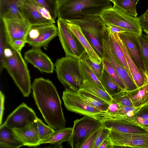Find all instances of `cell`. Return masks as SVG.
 <instances>
[{
	"label": "cell",
	"instance_id": "obj_1",
	"mask_svg": "<svg viewBox=\"0 0 148 148\" xmlns=\"http://www.w3.org/2000/svg\"><path fill=\"white\" fill-rule=\"evenodd\" d=\"M36 103L45 122L54 130L65 127L66 121L56 87L48 79H34L32 86Z\"/></svg>",
	"mask_w": 148,
	"mask_h": 148
},
{
	"label": "cell",
	"instance_id": "obj_2",
	"mask_svg": "<svg viewBox=\"0 0 148 148\" xmlns=\"http://www.w3.org/2000/svg\"><path fill=\"white\" fill-rule=\"evenodd\" d=\"M111 2L110 0H64L58 4V18L68 22L88 15H99L112 7Z\"/></svg>",
	"mask_w": 148,
	"mask_h": 148
},
{
	"label": "cell",
	"instance_id": "obj_3",
	"mask_svg": "<svg viewBox=\"0 0 148 148\" xmlns=\"http://www.w3.org/2000/svg\"><path fill=\"white\" fill-rule=\"evenodd\" d=\"M7 70L23 96L28 97L32 86L29 71L21 52L6 42L1 71Z\"/></svg>",
	"mask_w": 148,
	"mask_h": 148
},
{
	"label": "cell",
	"instance_id": "obj_4",
	"mask_svg": "<svg viewBox=\"0 0 148 148\" xmlns=\"http://www.w3.org/2000/svg\"><path fill=\"white\" fill-rule=\"evenodd\" d=\"M79 59L65 56L57 59L55 64L58 78L65 88L78 93L84 81L80 73Z\"/></svg>",
	"mask_w": 148,
	"mask_h": 148
},
{
	"label": "cell",
	"instance_id": "obj_5",
	"mask_svg": "<svg viewBox=\"0 0 148 148\" xmlns=\"http://www.w3.org/2000/svg\"><path fill=\"white\" fill-rule=\"evenodd\" d=\"M76 24L82 31L99 56H103L102 32L106 25L99 15H88L82 19L68 22Z\"/></svg>",
	"mask_w": 148,
	"mask_h": 148
},
{
	"label": "cell",
	"instance_id": "obj_6",
	"mask_svg": "<svg viewBox=\"0 0 148 148\" xmlns=\"http://www.w3.org/2000/svg\"><path fill=\"white\" fill-rule=\"evenodd\" d=\"M62 99L65 107L70 111L91 117L101 122L110 118L108 112L90 106L78 93L69 89H65Z\"/></svg>",
	"mask_w": 148,
	"mask_h": 148
},
{
	"label": "cell",
	"instance_id": "obj_7",
	"mask_svg": "<svg viewBox=\"0 0 148 148\" xmlns=\"http://www.w3.org/2000/svg\"><path fill=\"white\" fill-rule=\"evenodd\" d=\"M99 15L106 25L116 26L125 29L126 32L139 36L142 34L138 17L126 14L114 5L103 10Z\"/></svg>",
	"mask_w": 148,
	"mask_h": 148
},
{
	"label": "cell",
	"instance_id": "obj_8",
	"mask_svg": "<svg viewBox=\"0 0 148 148\" xmlns=\"http://www.w3.org/2000/svg\"><path fill=\"white\" fill-rule=\"evenodd\" d=\"M102 126L101 122L87 116L75 120L69 144L72 148H81L89 137Z\"/></svg>",
	"mask_w": 148,
	"mask_h": 148
},
{
	"label": "cell",
	"instance_id": "obj_9",
	"mask_svg": "<svg viewBox=\"0 0 148 148\" xmlns=\"http://www.w3.org/2000/svg\"><path fill=\"white\" fill-rule=\"evenodd\" d=\"M59 38L66 56L79 59L85 51L79 39L69 28L67 22L60 18L57 20Z\"/></svg>",
	"mask_w": 148,
	"mask_h": 148
},
{
	"label": "cell",
	"instance_id": "obj_10",
	"mask_svg": "<svg viewBox=\"0 0 148 148\" xmlns=\"http://www.w3.org/2000/svg\"><path fill=\"white\" fill-rule=\"evenodd\" d=\"M103 57L107 58L110 63L120 77L126 87V91H130L138 88L127 70L120 64L112 51L109 39L108 30L106 26L102 32Z\"/></svg>",
	"mask_w": 148,
	"mask_h": 148
},
{
	"label": "cell",
	"instance_id": "obj_11",
	"mask_svg": "<svg viewBox=\"0 0 148 148\" xmlns=\"http://www.w3.org/2000/svg\"><path fill=\"white\" fill-rule=\"evenodd\" d=\"M58 35L57 27L54 23L31 25L26 41L33 47L45 48Z\"/></svg>",
	"mask_w": 148,
	"mask_h": 148
},
{
	"label": "cell",
	"instance_id": "obj_12",
	"mask_svg": "<svg viewBox=\"0 0 148 148\" xmlns=\"http://www.w3.org/2000/svg\"><path fill=\"white\" fill-rule=\"evenodd\" d=\"M19 11L23 18L31 25L55 23L45 9L31 0H19Z\"/></svg>",
	"mask_w": 148,
	"mask_h": 148
},
{
	"label": "cell",
	"instance_id": "obj_13",
	"mask_svg": "<svg viewBox=\"0 0 148 148\" xmlns=\"http://www.w3.org/2000/svg\"><path fill=\"white\" fill-rule=\"evenodd\" d=\"M109 137L113 148H148V133H124L110 130Z\"/></svg>",
	"mask_w": 148,
	"mask_h": 148
},
{
	"label": "cell",
	"instance_id": "obj_14",
	"mask_svg": "<svg viewBox=\"0 0 148 148\" xmlns=\"http://www.w3.org/2000/svg\"><path fill=\"white\" fill-rule=\"evenodd\" d=\"M118 35L131 59L139 70L147 75L139 35L126 32L118 33Z\"/></svg>",
	"mask_w": 148,
	"mask_h": 148
},
{
	"label": "cell",
	"instance_id": "obj_15",
	"mask_svg": "<svg viewBox=\"0 0 148 148\" xmlns=\"http://www.w3.org/2000/svg\"><path fill=\"white\" fill-rule=\"evenodd\" d=\"M37 118L34 111L23 103L8 116L1 125L12 129H20L35 122Z\"/></svg>",
	"mask_w": 148,
	"mask_h": 148
},
{
	"label": "cell",
	"instance_id": "obj_16",
	"mask_svg": "<svg viewBox=\"0 0 148 148\" xmlns=\"http://www.w3.org/2000/svg\"><path fill=\"white\" fill-rule=\"evenodd\" d=\"M2 21L6 42L10 43L17 39L26 40L31 25L25 20L21 19H0Z\"/></svg>",
	"mask_w": 148,
	"mask_h": 148
},
{
	"label": "cell",
	"instance_id": "obj_17",
	"mask_svg": "<svg viewBox=\"0 0 148 148\" xmlns=\"http://www.w3.org/2000/svg\"><path fill=\"white\" fill-rule=\"evenodd\" d=\"M24 56L26 61L41 72L47 73H52L53 72L55 65L40 48L32 47L25 53Z\"/></svg>",
	"mask_w": 148,
	"mask_h": 148
},
{
	"label": "cell",
	"instance_id": "obj_18",
	"mask_svg": "<svg viewBox=\"0 0 148 148\" xmlns=\"http://www.w3.org/2000/svg\"><path fill=\"white\" fill-rule=\"evenodd\" d=\"M101 122L103 126L118 132L137 134L148 133L146 130L132 121L110 118Z\"/></svg>",
	"mask_w": 148,
	"mask_h": 148
},
{
	"label": "cell",
	"instance_id": "obj_19",
	"mask_svg": "<svg viewBox=\"0 0 148 148\" xmlns=\"http://www.w3.org/2000/svg\"><path fill=\"white\" fill-rule=\"evenodd\" d=\"M17 138L23 143V146H37L40 145L35 121L21 128L12 129Z\"/></svg>",
	"mask_w": 148,
	"mask_h": 148
},
{
	"label": "cell",
	"instance_id": "obj_20",
	"mask_svg": "<svg viewBox=\"0 0 148 148\" xmlns=\"http://www.w3.org/2000/svg\"><path fill=\"white\" fill-rule=\"evenodd\" d=\"M113 34L123 52L132 78L138 88L148 84V76L139 70L131 59L125 46L119 38L118 33Z\"/></svg>",
	"mask_w": 148,
	"mask_h": 148
},
{
	"label": "cell",
	"instance_id": "obj_21",
	"mask_svg": "<svg viewBox=\"0 0 148 148\" xmlns=\"http://www.w3.org/2000/svg\"><path fill=\"white\" fill-rule=\"evenodd\" d=\"M67 23L69 28L78 38L89 55L90 60L98 64L101 63L102 58L99 56L84 35L80 27L75 24L67 22Z\"/></svg>",
	"mask_w": 148,
	"mask_h": 148
},
{
	"label": "cell",
	"instance_id": "obj_22",
	"mask_svg": "<svg viewBox=\"0 0 148 148\" xmlns=\"http://www.w3.org/2000/svg\"><path fill=\"white\" fill-rule=\"evenodd\" d=\"M72 127H64L54 132L47 139L41 140V144L49 143L53 145L54 148H62V143L69 141L71 137Z\"/></svg>",
	"mask_w": 148,
	"mask_h": 148
},
{
	"label": "cell",
	"instance_id": "obj_23",
	"mask_svg": "<svg viewBox=\"0 0 148 148\" xmlns=\"http://www.w3.org/2000/svg\"><path fill=\"white\" fill-rule=\"evenodd\" d=\"M19 0H0V19H24L18 10Z\"/></svg>",
	"mask_w": 148,
	"mask_h": 148
},
{
	"label": "cell",
	"instance_id": "obj_24",
	"mask_svg": "<svg viewBox=\"0 0 148 148\" xmlns=\"http://www.w3.org/2000/svg\"><path fill=\"white\" fill-rule=\"evenodd\" d=\"M23 145L14 134L12 129L0 125V147L17 148Z\"/></svg>",
	"mask_w": 148,
	"mask_h": 148
},
{
	"label": "cell",
	"instance_id": "obj_25",
	"mask_svg": "<svg viewBox=\"0 0 148 148\" xmlns=\"http://www.w3.org/2000/svg\"><path fill=\"white\" fill-rule=\"evenodd\" d=\"M133 106L148 105V83L132 91H127Z\"/></svg>",
	"mask_w": 148,
	"mask_h": 148
},
{
	"label": "cell",
	"instance_id": "obj_26",
	"mask_svg": "<svg viewBox=\"0 0 148 148\" xmlns=\"http://www.w3.org/2000/svg\"><path fill=\"white\" fill-rule=\"evenodd\" d=\"M81 97L92 106L107 112L109 104L101 98L82 89L78 92Z\"/></svg>",
	"mask_w": 148,
	"mask_h": 148
},
{
	"label": "cell",
	"instance_id": "obj_27",
	"mask_svg": "<svg viewBox=\"0 0 148 148\" xmlns=\"http://www.w3.org/2000/svg\"><path fill=\"white\" fill-rule=\"evenodd\" d=\"M147 105L139 107H125L120 105L119 109L117 112L110 114V118L133 121L139 110Z\"/></svg>",
	"mask_w": 148,
	"mask_h": 148
},
{
	"label": "cell",
	"instance_id": "obj_28",
	"mask_svg": "<svg viewBox=\"0 0 148 148\" xmlns=\"http://www.w3.org/2000/svg\"><path fill=\"white\" fill-rule=\"evenodd\" d=\"M100 81L105 90L111 97L124 91L110 76L103 67Z\"/></svg>",
	"mask_w": 148,
	"mask_h": 148
},
{
	"label": "cell",
	"instance_id": "obj_29",
	"mask_svg": "<svg viewBox=\"0 0 148 148\" xmlns=\"http://www.w3.org/2000/svg\"><path fill=\"white\" fill-rule=\"evenodd\" d=\"M108 31L110 42L113 52L119 62L127 70L132 78L125 56L121 46L115 37L114 34L109 30Z\"/></svg>",
	"mask_w": 148,
	"mask_h": 148
},
{
	"label": "cell",
	"instance_id": "obj_30",
	"mask_svg": "<svg viewBox=\"0 0 148 148\" xmlns=\"http://www.w3.org/2000/svg\"><path fill=\"white\" fill-rule=\"evenodd\" d=\"M81 89L101 98L109 104L111 103L113 99L112 97L106 91L88 80L84 81Z\"/></svg>",
	"mask_w": 148,
	"mask_h": 148
},
{
	"label": "cell",
	"instance_id": "obj_31",
	"mask_svg": "<svg viewBox=\"0 0 148 148\" xmlns=\"http://www.w3.org/2000/svg\"><path fill=\"white\" fill-rule=\"evenodd\" d=\"M139 0H115L114 5L131 16L137 17L136 5Z\"/></svg>",
	"mask_w": 148,
	"mask_h": 148
},
{
	"label": "cell",
	"instance_id": "obj_32",
	"mask_svg": "<svg viewBox=\"0 0 148 148\" xmlns=\"http://www.w3.org/2000/svg\"><path fill=\"white\" fill-rule=\"evenodd\" d=\"M79 65L81 74L84 81L88 80L95 84L101 89L105 91L100 81L95 75L80 59Z\"/></svg>",
	"mask_w": 148,
	"mask_h": 148
},
{
	"label": "cell",
	"instance_id": "obj_33",
	"mask_svg": "<svg viewBox=\"0 0 148 148\" xmlns=\"http://www.w3.org/2000/svg\"><path fill=\"white\" fill-rule=\"evenodd\" d=\"M45 9L50 14L52 18L55 21L58 17L59 0H31Z\"/></svg>",
	"mask_w": 148,
	"mask_h": 148
},
{
	"label": "cell",
	"instance_id": "obj_34",
	"mask_svg": "<svg viewBox=\"0 0 148 148\" xmlns=\"http://www.w3.org/2000/svg\"><path fill=\"white\" fill-rule=\"evenodd\" d=\"M79 59L88 66L100 80L103 68L102 62L100 64H98L93 62L90 59L86 51L82 54Z\"/></svg>",
	"mask_w": 148,
	"mask_h": 148
},
{
	"label": "cell",
	"instance_id": "obj_35",
	"mask_svg": "<svg viewBox=\"0 0 148 148\" xmlns=\"http://www.w3.org/2000/svg\"><path fill=\"white\" fill-rule=\"evenodd\" d=\"M103 67L110 76L116 82L124 91H126V87L122 80L108 60L105 57L102 58Z\"/></svg>",
	"mask_w": 148,
	"mask_h": 148
},
{
	"label": "cell",
	"instance_id": "obj_36",
	"mask_svg": "<svg viewBox=\"0 0 148 148\" xmlns=\"http://www.w3.org/2000/svg\"><path fill=\"white\" fill-rule=\"evenodd\" d=\"M35 122L40 141L48 138L55 130L49 126L45 124L41 120L38 118Z\"/></svg>",
	"mask_w": 148,
	"mask_h": 148
},
{
	"label": "cell",
	"instance_id": "obj_37",
	"mask_svg": "<svg viewBox=\"0 0 148 148\" xmlns=\"http://www.w3.org/2000/svg\"><path fill=\"white\" fill-rule=\"evenodd\" d=\"M143 61L148 76V36L142 34L139 36Z\"/></svg>",
	"mask_w": 148,
	"mask_h": 148
},
{
	"label": "cell",
	"instance_id": "obj_38",
	"mask_svg": "<svg viewBox=\"0 0 148 148\" xmlns=\"http://www.w3.org/2000/svg\"><path fill=\"white\" fill-rule=\"evenodd\" d=\"M112 97L120 106L125 107L133 106L132 102L126 91L121 92Z\"/></svg>",
	"mask_w": 148,
	"mask_h": 148
},
{
	"label": "cell",
	"instance_id": "obj_39",
	"mask_svg": "<svg viewBox=\"0 0 148 148\" xmlns=\"http://www.w3.org/2000/svg\"><path fill=\"white\" fill-rule=\"evenodd\" d=\"M110 132V130L102 126L100 128L91 148H99L103 142L109 136Z\"/></svg>",
	"mask_w": 148,
	"mask_h": 148
},
{
	"label": "cell",
	"instance_id": "obj_40",
	"mask_svg": "<svg viewBox=\"0 0 148 148\" xmlns=\"http://www.w3.org/2000/svg\"><path fill=\"white\" fill-rule=\"evenodd\" d=\"M6 41L4 27L2 21L0 19V72L1 69L4 59V51L5 48Z\"/></svg>",
	"mask_w": 148,
	"mask_h": 148
},
{
	"label": "cell",
	"instance_id": "obj_41",
	"mask_svg": "<svg viewBox=\"0 0 148 148\" xmlns=\"http://www.w3.org/2000/svg\"><path fill=\"white\" fill-rule=\"evenodd\" d=\"M138 18L142 32H144L148 36V15L145 12Z\"/></svg>",
	"mask_w": 148,
	"mask_h": 148
},
{
	"label": "cell",
	"instance_id": "obj_42",
	"mask_svg": "<svg viewBox=\"0 0 148 148\" xmlns=\"http://www.w3.org/2000/svg\"><path fill=\"white\" fill-rule=\"evenodd\" d=\"M100 128L94 132L89 137L81 148H91L95 140Z\"/></svg>",
	"mask_w": 148,
	"mask_h": 148
},
{
	"label": "cell",
	"instance_id": "obj_43",
	"mask_svg": "<svg viewBox=\"0 0 148 148\" xmlns=\"http://www.w3.org/2000/svg\"><path fill=\"white\" fill-rule=\"evenodd\" d=\"M26 43V42L25 40L19 39L15 40L11 43L8 44L16 50L21 52Z\"/></svg>",
	"mask_w": 148,
	"mask_h": 148
},
{
	"label": "cell",
	"instance_id": "obj_44",
	"mask_svg": "<svg viewBox=\"0 0 148 148\" xmlns=\"http://www.w3.org/2000/svg\"><path fill=\"white\" fill-rule=\"evenodd\" d=\"M119 108L120 105L113 99L109 105L107 112L110 115L117 112Z\"/></svg>",
	"mask_w": 148,
	"mask_h": 148
},
{
	"label": "cell",
	"instance_id": "obj_45",
	"mask_svg": "<svg viewBox=\"0 0 148 148\" xmlns=\"http://www.w3.org/2000/svg\"><path fill=\"white\" fill-rule=\"evenodd\" d=\"M106 26L108 30L112 34L126 32L125 29L116 26L110 25Z\"/></svg>",
	"mask_w": 148,
	"mask_h": 148
},
{
	"label": "cell",
	"instance_id": "obj_46",
	"mask_svg": "<svg viewBox=\"0 0 148 148\" xmlns=\"http://www.w3.org/2000/svg\"><path fill=\"white\" fill-rule=\"evenodd\" d=\"M0 125H1L2 120L3 119V114L4 110V104L5 101V96L3 94L1 91L0 92Z\"/></svg>",
	"mask_w": 148,
	"mask_h": 148
},
{
	"label": "cell",
	"instance_id": "obj_47",
	"mask_svg": "<svg viewBox=\"0 0 148 148\" xmlns=\"http://www.w3.org/2000/svg\"><path fill=\"white\" fill-rule=\"evenodd\" d=\"M113 148V145L109 136L103 142L99 148Z\"/></svg>",
	"mask_w": 148,
	"mask_h": 148
},
{
	"label": "cell",
	"instance_id": "obj_48",
	"mask_svg": "<svg viewBox=\"0 0 148 148\" xmlns=\"http://www.w3.org/2000/svg\"><path fill=\"white\" fill-rule=\"evenodd\" d=\"M144 126L148 127V119H145L142 118L136 117L133 121Z\"/></svg>",
	"mask_w": 148,
	"mask_h": 148
},
{
	"label": "cell",
	"instance_id": "obj_49",
	"mask_svg": "<svg viewBox=\"0 0 148 148\" xmlns=\"http://www.w3.org/2000/svg\"><path fill=\"white\" fill-rule=\"evenodd\" d=\"M134 122H135L138 125H140L142 128H144V129L146 130L147 132H148V127H146V126H143V125H142L138 123H137L136 122H134Z\"/></svg>",
	"mask_w": 148,
	"mask_h": 148
},
{
	"label": "cell",
	"instance_id": "obj_50",
	"mask_svg": "<svg viewBox=\"0 0 148 148\" xmlns=\"http://www.w3.org/2000/svg\"><path fill=\"white\" fill-rule=\"evenodd\" d=\"M113 3L114 2L115 0H110Z\"/></svg>",
	"mask_w": 148,
	"mask_h": 148
},
{
	"label": "cell",
	"instance_id": "obj_51",
	"mask_svg": "<svg viewBox=\"0 0 148 148\" xmlns=\"http://www.w3.org/2000/svg\"><path fill=\"white\" fill-rule=\"evenodd\" d=\"M145 12L146 14L148 15V9Z\"/></svg>",
	"mask_w": 148,
	"mask_h": 148
},
{
	"label": "cell",
	"instance_id": "obj_52",
	"mask_svg": "<svg viewBox=\"0 0 148 148\" xmlns=\"http://www.w3.org/2000/svg\"><path fill=\"white\" fill-rule=\"evenodd\" d=\"M63 0H59V3Z\"/></svg>",
	"mask_w": 148,
	"mask_h": 148
}]
</instances>
